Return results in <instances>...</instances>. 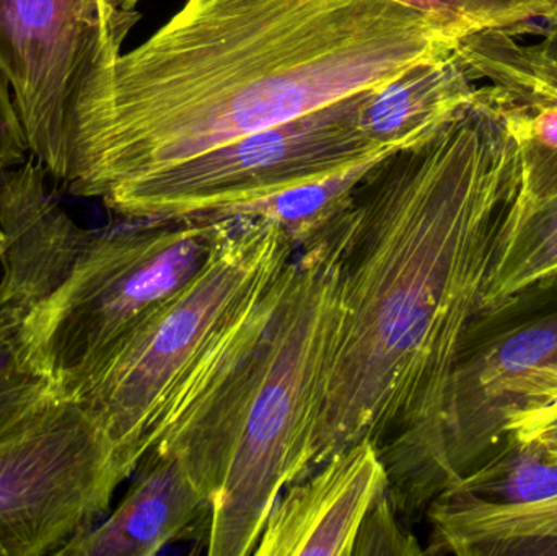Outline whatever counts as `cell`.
I'll return each instance as SVG.
<instances>
[{"label":"cell","mask_w":557,"mask_h":556,"mask_svg":"<svg viewBox=\"0 0 557 556\" xmlns=\"http://www.w3.org/2000/svg\"><path fill=\"white\" fill-rule=\"evenodd\" d=\"M143 0H0V72L29 152L64 183L75 104L97 69L121 54Z\"/></svg>","instance_id":"obj_8"},{"label":"cell","mask_w":557,"mask_h":556,"mask_svg":"<svg viewBox=\"0 0 557 556\" xmlns=\"http://www.w3.org/2000/svg\"><path fill=\"white\" fill-rule=\"evenodd\" d=\"M447 492H461L497 505H530L557 495V464L510 433ZM445 493V492H444Z\"/></svg>","instance_id":"obj_18"},{"label":"cell","mask_w":557,"mask_h":556,"mask_svg":"<svg viewBox=\"0 0 557 556\" xmlns=\"http://www.w3.org/2000/svg\"><path fill=\"white\" fill-rule=\"evenodd\" d=\"M134 473L117 508L58 556H153L175 542L208 539L211 505L178 457L149 450Z\"/></svg>","instance_id":"obj_12"},{"label":"cell","mask_w":557,"mask_h":556,"mask_svg":"<svg viewBox=\"0 0 557 556\" xmlns=\"http://www.w3.org/2000/svg\"><path fill=\"white\" fill-rule=\"evenodd\" d=\"M425 555L416 535L406 528L389 490L375 499L357 532L352 556Z\"/></svg>","instance_id":"obj_22"},{"label":"cell","mask_w":557,"mask_h":556,"mask_svg":"<svg viewBox=\"0 0 557 556\" xmlns=\"http://www.w3.org/2000/svg\"><path fill=\"white\" fill-rule=\"evenodd\" d=\"M476 90L457 51H451L370 91L360 110V127L376 143L403 149L434 133L470 103Z\"/></svg>","instance_id":"obj_14"},{"label":"cell","mask_w":557,"mask_h":556,"mask_svg":"<svg viewBox=\"0 0 557 556\" xmlns=\"http://www.w3.org/2000/svg\"><path fill=\"white\" fill-rule=\"evenodd\" d=\"M386 490L382 450L372 441H360L281 493L253 555L352 556L363 518Z\"/></svg>","instance_id":"obj_10"},{"label":"cell","mask_w":557,"mask_h":556,"mask_svg":"<svg viewBox=\"0 0 557 556\" xmlns=\"http://www.w3.org/2000/svg\"><path fill=\"white\" fill-rule=\"evenodd\" d=\"M346 214L295 251L152 447L178 457L208 498L209 556L253 555L281 493L310 472L339 320Z\"/></svg>","instance_id":"obj_3"},{"label":"cell","mask_w":557,"mask_h":556,"mask_svg":"<svg viewBox=\"0 0 557 556\" xmlns=\"http://www.w3.org/2000/svg\"><path fill=\"white\" fill-rule=\"evenodd\" d=\"M557 273V196L522 206L517 199L484 283L480 310Z\"/></svg>","instance_id":"obj_15"},{"label":"cell","mask_w":557,"mask_h":556,"mask_svg":"<svg viewBox=\"0 0 557 556\" xmlns=\"http://www.w3.org/2000/svg\"><path fill=\"white\" fill-rule=\"evenodd\" d=\"M227 219H137L94 231L59 289L20 325L28 361L69 398L101 358L208 263Z\"/></svg>","instance_id":"obj_5"},{"label":"cell","mask_w":557,"mask_h":556,"mask_svg":"<svg viewBox=\"0 0 557 556\" xmlns=\"http://www.w3.org/2000/svg\"><path fill=\"white\" fill-rule=\"evenodd\" d=\"M522 189L496 88L373 163L347 208L339 320L311 469L369 440L405 521L425 512L448 382Z\"/></svg>","instance_id":"obj_1"},{"label":"cell","mask_w":557,"mask_h":556,"mask_svg":"<svg viewBox=\"0 0 557 556\" xmlns=\"http://www.w3.org/2000/svg\"><path fill=\"white\" fill-rule=\"evenodd\" d=\"M506 433L520 443L539 447L546 459L557 464V392L540 407L513 417L507 423Z\"/></svg>","instance_id":"obj_23"},{"label":"cell","mask_w":557,"mask_h":556,"mask_svg":"<svg viewBox=\"0 0 557 556\" xmlns=\"http://www.w3.org/2000/svg\"><path fill=\"white\" fill-rule=\"evenodd\" d=\"M2 247H3V237H2V232H0V255H2Z\"/></svg>","instance_id":"obj_25"},{"label":"cell","mask_w":557,"mask_h":556,"mask_svg":"<svg viewBox=\"0 0 557 556\" xmlns=\"http://www.w3.org/2000/svg\"><path fill=\"white\" fill-rule=\"evenodd\" d=\"M28 152V140L9 82L0 72V176L25 162Z\"/></svg>","instance_id":"obj_24"},{"label":"cell","mask_w":557,"mask_h":556,"mask_svg":"<svg viewBox=\"0 0 557 556\" xmlns=\"http://www.w3.org/2000/svg\"><path fill=\"white\" fill-rule=\"evenodd\" d=\"M46 173L25 160L0 176V310L18 325L64 283L94 235L49 193Z\"/></svg>","instance_id":"obj_11"},{"label":"cell","mask_w":557,"mask_h":556,"mask_svg":"<svg viewBox=\"0 0 557 556\" xmlns=\"http://www.w3.org/2000/svg\"><path fill=\"white\" fill-rule=\"evenodd\" d=\"M61 398L54 382L26 358L18 322L0 310V441Z\"/></svg>","instance_id":"obj_20"},{"label":"cell","mask_w":557,"mask_h":556,"mask_svg":"<svg viewBox=\"0 0 557 556\" xmlns=\"http://www.w3.org/2000/svg\"><path fill=\"white\" fill-rule=\"evenodd\" d=\"M379 160L344 170L326 178L295 186L261 201L240 206L225 212L221 219H267L277 224L285 237L298 250L311 244L318 235L323 234L349 208L357 183Z\"/></svg>","instance_id":"obj_17"},{"label":"cell","mask_w":557,"mask_h":556,"mask_svg":"<svg viewBox=\"0 0 557 556\" xmlns=\"http://www.w3.org/2000/svg\"><path fill=\"white\" fill-rule=\"evenodd\" d=\"M421 13L451 41L490 32L519 35L536 18H548L557 0H392Z\"/></svg>","instance_id":"obj_21"},{"label":"cell","mask_w":557,"mask_h":556,"mask_svg":"<svg viewBox=\"0 0 557 556\" xmlns=\"http://www.w3.org/2000/svg\"><path fill=\"white\" fill-rule=\"evenodd\" d=\"M425 516L432 528L425 554L557 556V495L530 505H497L445 492Z\"/></svg>","instance_id":"obj_13"},{"label":"cell","mask_w":557,"mask_h":556,"mask_svg":"<svg viewBox=\"0 0 557 556\" xmlns=\"http://www.w3.org/2000/svg\"><path fill=\"white\" fill-rule=\"evenodd\" d=\"M225 219L201 271L131 329L69 397L103 431L127 479L297 251L274 222Z\"/></svg>","instance_id":"obj_4"},{"label":"cell","mask_w":557,"mask_h":556,"mask_svg":"<svg viewBox=\"0 0 557 556\" xmlns=\"http://www.w3.org/2000/svg\"><path fill=\"white\" fill-rule=\"evenodd\" d=\"M557 392V273L478 310L458 348L438 428L431 503L481 462L517 415Z\"/></svg>","instance_id":"obj_7"},{"label":"cell","mask_w":557,"mask_h":556,"mask_svg":"<svg viewBox=\"0 0 557 556\" xmlns=\"http://www.w3.org/2000/svg\"><path fill=\"white\" fill-rule=\"evenodd\" d=\"M457 42L392 0H186L97 69L75 104L69 193H108L379 90Z\"/></svg>","instance_id":"obj_2"},{"label":"cell","mask_w":557,"mask_h":556,"mask_svg":"<svg viewBox=\"0 0 557 556\" xmlns=\"http://www.w3.org/2000/svg\"><path fill=\"white\" fill-rule=\"evenodd\" d=\"M373 91V90H370ZM352 95L127 183L101 198L133 219L209 218L395 152L367 136Z\"/></svg>","instance_id":"obj_6"},{"label":"cell","mask_w":557,"mask_h":556,"mask_svg":"<svg viewBox=\"0 0 557 556\" xmlns=\"http://www.w3.org/2000/svg\"><path fill=\"white\" fill-rule=\"evenodd\" d=\"M533 88H535V87H533ZM540 90H542V88H540ZM549 94H552V91H549ZM555 95H557V94H555Z\"/></svg>","instance_id":"obj_26"},{"label":"cell","mask_w":557,"mask_h":556,"mask_svg":"<svg viewBox=\"0 0 557 556\" xmlns=\"http://www.w3.org/2000/svg\"><path fill=\"white\" fill-rule=\"evenodd\" d=\"M126 479L94 418L74 398L55 401L0 441V556H58Z\"/></svg>","instance_id":"obj_9"},{"label":"cell","mask_w":557,"mask_h":556,"mask_svg":"<svg viewBox=\"0 0 557 556\" xmlns=\"http://www.w3.org/2000/svg\"><path fill=\"white\" fill-rule=\"evenodd\" d=\"M522 165L519 205L557 196V95L525 85L494 84Z\"/></svg>","instance_id":"obj_16"},{"label":"cell","mask_w":557,"mask_h":556,"mask_svg":"<svg viewBox=\"0 0 557 556\" xmlns=\"http://www.w3.org/2000/svg\"><path fill=\"white\" fill-rule=\"evenodd\" d=\"M455 51L473 81L484 77L557 94V3L536 45L516 41L513 33L490 32L463 39Z\"/></svg>","instance_id":"obj_19"}]
</instances>
